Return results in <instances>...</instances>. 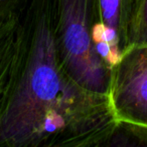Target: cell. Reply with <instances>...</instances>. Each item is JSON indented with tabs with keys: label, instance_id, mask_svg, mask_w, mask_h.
<instances>
[{
	"label": "cell",
	"instance_id": "1",
	"mask_svg": "<svg viewBox=\"0 0 147 147\" xmlns=\"http://www.w3.org/2000/svg\"><path fill=\"white\" fill-rule=\"evenodd\" d=\"M107 95L79 86L61 62L55 0L19 15L15 80L0 112V147H95L115 126Z\"/></svg>",
	"mask_w": 147,
	"mask_h": 147
},
{
	"label": "cell",
	"instance_id": "2",
	"mask_svg": "<svg viewBox=\"0 0 147 147\" xmlns=\"http://www.w3.org/2000/svg\"><path fill=\"white\" fill-rule=\"evenodd\" d=\"M96 0H55V35L61 62L82 88L108 96L112 69L99 57L92 33L98 23Z\"/></svg>",
	"mask_w": 147,
	"mask_h": 147
},
{
	"label": "cell",
	"instance_id": "3",
	"mask_svg": "<svg viewBox=\"0 0 147 147\" xmlns=\"http://www.w3.org/2000/svg\"><path fill=\"white\" fill-rule=\"evenodd\" d=\"M108 97L117 121L147 127V45L124 51L112 68Z\"/></svg>",
	"mask_w": 147,
	"mask_h": 147
},
{
	"label": "cell",
	"instance_id": "4",
	"mask_svg": "<svg viewBox=\"0 0 147 147\" xmlns=\"http://www.w3.org/2000/svg\"><path fill=\"white\" fill-rule=\"evenodd\" d=\"M19 17L0 23V101H6L15 80L18 64Z\"/></svg>",
	"mask_w": 147,
	"mask_h": 147
},
{
	"label": "cell",
	"instance_id": "5",
	"mask_svg": "<svg viewBox=\"0 0 147 147\" xmlns=\"http://www.w3.org/2000/svg\"><path fill=\"white\" fill-rule=\"evenodd\" d=\"M99 21L118 36L122 54L127 49L132 0H96Z\"/></svg>",
	"mask_w": 147,
	"mask_h": 147
},
{
	"label": "cell",
	"instance_id": "6",
	"mask_svg": "<svg viewBox=\"0 0 147 147\" xmlns=\"http://www.w3.org/2000/svg\"><path fill=\"white\" fill-rule=\"evenodd\" d=\"M95 147H147V127L117 121L111 133Z\"/></svg>",
	"mask_w": 147,
	"mask_h": 147
},
{
	"label": "cell",
	"instance_id": "7",
	"mask_svg": "<svg viewBox=\"0 0 147 147\" xmlns=\"http://www.w3.org/2000/svg\"><path fill=\"white\" fill-rule=\"evenodd\" d=\"M136 45H147V0H132L127 49Z\"/></svg>",
	"mask_w": 147,
	"mask_h": 147
},
{
	"label": "cell",
	"instance_id": "8",
	"mask_svg": "<svg viewBox=\"0 0 147 147\" xmlns=\"http://www.w3.org/2000/svg\"><path fill=\"white\" fill-rule=\"evenodd\" d=\"M29 0H0V23L12 16H19Z\"/></svg>",
	"mask_w": 147,
	"mask_h": 147
},
{
	"label": "cell",
	"instance_id": "9",
	"mask_svg": "<svg viewBox=\"0 0 147 147\" xmlns=\"http://www.w3.org/2000/svg\"><path fill=\"white\" fill-rule=\"evenodd\" d=\"M5 102H6V101H0V112H1V110H2V108H3Z\"/></svg>",
	"mask_w": 147,
	"mask_h": 147
}]
</instances>
